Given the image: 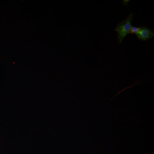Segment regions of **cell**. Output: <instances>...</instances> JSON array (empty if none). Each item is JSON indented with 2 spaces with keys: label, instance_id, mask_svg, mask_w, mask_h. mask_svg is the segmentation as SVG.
Returning <instances> with one entry per match:
<instances>
[{
  "label": "cell",
  "instance_id": "3",
  "mask_svg": "<svg viewBox=\"0 0 154 154\" xmlns=\"http://www.w3.org/2000/svg\"><path fill=\"white\" fill-rule=\"evenodd\" d=\"M140 29V27L138 28L136 27L131 26L129 33L135 34L136 35L138 33Z\"/></svg>",
  "mask_w": 154,
  "mask_h": 154
},
{
  "label": "cell",
  "instance_id": "2",
  "mask_svg": "<svg viewBox=\"0 0 154 154\" xmlns=\"http://www.w3.org/2000/svg\"><path fill=\"white\" fill-rule=\"evenodd\" d=\"M136 35L139 38L144 40L152 37L154 33L149 29L145 27H141Z\"/></svg>",
  "mask_w": 154,
  "mask_h": 154
},
{
  "label": "cell",
  "instance_id": "4",
  "mask_svg": "<svg viewBox=\"0 0 154 154\" xmlns=\"http://www.w3.org/2000/svg\"><path fill=\"white\" fill-rule=\"evenodd\" d=\"M129 1V0H123L122 1L124 5L127 6L128 3Z\"/></svg>",
  "mask_w": 154,
  "mask_h": 154
},
{
  "label": "cell",
  "instance_id": "1",
  "mask_svg": "<svg viewBox=\"0 0 154 154\" xmlns=\"http://www.w3.org/2000/svg\"><path fill=\"white\" fill-rule=\"evenodd\" d=\"M132 17L133 14L131 13L116 27L115 30L117 32L118 40L119 43H120L125 36L129 33L131 26V24Z\"/></svg>",
  "mask_w": 154,
  "mask_h": 154
}]
</instances>
